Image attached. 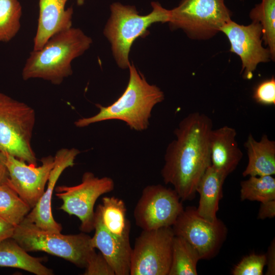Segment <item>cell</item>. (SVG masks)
Here are the masks:
<instances>
[{"label":"cell","instance_id":"1","mask_svg":"<svg viewBox=\"0 0 275 275\" xmlns=\"http://www.w3.org/2000/svg\"><path fill=\"white\" fill-rule=\"evenodd\" d=\"M212 121L194 112L185 117L174 130L176 138L168 145L161 175L171 184L182 201L193 200L198 183L211 166L209 137Z\"/></svg>","mask_w":275,"mask_h":275},{"label":"cell","instance_id":"10","mask_svg":"<svg viewBox=\"0 0 275 275\" xmlns=\"http://www.w3.org/2000/svg\"><path fill=\"white\" fill-rule=\"evenodd\" d=\"M184 208L174 189L161 184L146 186L133 210L135 224L143 230L172 227Z\"/></svg>","mask_w":275,"mask_h":275},{"label":"cell","instance_id":"9","mask_svg":"<svg viewBox=\"0 0 275 275\" xmlns=\"http://www.w3.org/2000/svg\"><path fill=\"white\" fill-rule=\"evenodd\" d=\"M174 236L172 227L142 230L132 250L130 275H168Z\"/></svg>","mask_w":275,"mask_h":275},{"label":"cell","instance_id":"31","mask_svg":"<svg viewBox=\"0 0 275 275\" xmlns=\"http://www.w3.org/2000/svg\"><path fill=\"white\" fill-rule=\"evenodd\" d=\"M266 256L267 271L265 274H275V240L273 239L268 249Z\"/></svg>","mask_w":275,"mask_h":275},{"label":"cell","instance_id":"12","mask_svg":"<svg viewBox=\"0 0 275 275\" xmlns=\"http://www.w3.org/2000/svg\"><path fill=\"white\" fill-rule=\"evenodd\" d=\"M230 43V51L238 55L241 61L243 77L251 79L258 65L271 59L268 48L262 46V29L252 21L247 25L239 24L232 19L221 29Z\"/></svg>","mask_w":275,"mask_h":275},{"label":"cell","instance_id":"5","mask_svg":"<svg viewBox=\"0 0 275 275\" xmlns=\"http://www.w3.org/2000/svg\"><path fill=\"white\" fill-rule=\"evenodd\" d=\"M27 252L42 251L86 268L96 253L91 237L84 232L64 235L42 229L25 218L14 227L11 237Z\"/></svg>","mask_w":275,"mask_h":275},{"label":"cell","instance_id":"17","mask_svg":"<svg viewBox=\"0 0 275 275\" xmlns=\"http://www.w3.org/2000/svg\"><path fill=\"white\" fill-rule=\"evenodd\" d=\"M236 135V130L227 125L212 129L210 134L211 166L226 177L236 169L243 156Z\"/></svg>","mask_w":275,"mask_h":275},{"label":"cell","instance_id":"23","mask_svg":"<svg viewBox=\"0 0 275 275\" xmlns=\"http://www.w3.org/2000/svg\"><path fill=\"white\" fill-rule=\"evenodd\" d=\"M31 209L7 182L0 184V217L15 227Z\"/></svg>","mask_w":275,"mask_h":275},{"label":"cell","instance_id":"33","mask_svg":"<svg viewBox=\"0 0 275 275\" xmlns=\"http://www.w3.org/2000/svg\"><path fill=\"white\" fill-rule=\"evenodd\" d=\"M9 174L6 165L5 154L0 151V184L7 182Z\"/></svg>","mask_w":275,"mask_h":275},{"label":"cell","instance_id":"2","mask_svg":"<svg viewBox=\"0 0 275 275\" xmlns=\"http://www.w3.org/2000/svg\"><path fill=\"white\" fill-rule=\"evenodd\" d=\"M128 69V82L120 97L107 106L96 104L99 112L78 119L74 122L76 127L82 128L95 123L118 120L132 130L142 131L148 128L152 111L156 104L163 101L164 95L158 87L150 84L134 64H130Z\"/></svg>","mask_w":275,"mask_h":275},{"label":"cell","instance_id":"19","mask_svg":"<svg viewBox=\"0 0 275 275\" xmlns=\"http://www.w3.org/2000/svg\"><path fill=\"white\" fill-rule=\"evenodd\" d=\"M226 177L211 166L206 170L197 188L200 195L198 214L204 219L213 222L223 197V186Z\"/></svg>","mask_w":275,"mask_h":275},{"label":"cell","instance_id":"29","mask_svg":"<svg viewBox=\"0 0 275 275\" xmlns=\"http://www.w3.org/2000/svg\"><path fill=\"white\" fill-rule=\"evenodd\" d=\"M85 269V275H115L113 269L100 252L94 254Z\"/></svg>","mask_w":275,"mask_h":275},{"label":"cell","instance_id":"4","mask_svg":"<svg viewBox=\"0 0 275 275\" xmlns=\"http://www.w3.org/2000/svg\"><path fill=\"white\" fill-rule=\"evenodd\" d=\"M152 10L146 15L139 14L134 6L119 2L110 6L111 15L103 30V34L109 42L114 59L121 69H127L130 64L129 55L133 43L145 35L153 24L168 22L170 10L157 2L151 3Z\"/></svg>","mask_w":275,"mask_h":275},{"label":"cell","instance_id":"22","mask_svg":"<svg viewBox=\"0 0 275 275\" xmlns=\"http://www.w3.org/2000/svg\"><path fill=\"white\" fill-rule=\"evenodd\" d=\"M200 260L199 255L193 246L184 238L175 236L168 275H197V266Z\"/></svg>","mask_w":275,"mask_h":275},{"label":"cell","instance_id":"28","mask_svg":"<svg viewBox=\"0 0 275 275\" xmlns=\"http://www.w3.org/2000/svg\"><path fill=\"white\" fill-rule=\"evenodd\" d=\"M253 99L264 105H275V78L273 76L260 82L254 89Z\"/></svg>","mask_w":275,"mask_h":275},{"label":"cell","instance_id":"34","mask_svg":"<svg viewBox=\"0 0 275 275\" xmlns=\"http://www.w3.org/2000/svg\"><path fill=\"white\" fill-rule=\"evenodd\" d=\"M75 1H76L77 4L78 6L82 5L84 4L85 1V0H75Z\"/></svg>","mask_w":275,"mask_h":275},{"label":"cell","instance_id":"32","mask_svg":"<svg viewBox=\"0 0 275 275\" xmlns=\"http://www.w3.org/2000/svg\"><path fill=\"white\" fill-rule=\"evenodd\" d=\"M14 226L0 217V243L4 240L11 238Z\"/></svg>","mask_w":275,"mask_h":275},{"label":"cell","instance_id":"8","mask_svg":"<svg viewBox=\"0 0 275 275\" xmlns=\"http://www.w3.org/2000/svg\"><path fill=\"white\" fill-rule=\"evenodd\" d=\"M115 183L108 177L99 178L91 172H85L80 184L72 186L56 187V196L63 203L60 209L70 215H75L80 221V230L90 233L94 230L95 204L101 195L114 190Z\"/></svg>","mask_w":275,"mask_h":275},{"label":"cell","instance_id":"13","mask_svg":"<svg viewBox=\"0 0 275 275\" xmlns=\"http://www.w3.org/2000/svg\"><path fill=\"white\" fill-rule=\"evenodd\" d=\"M8 172L7 183L31 208H33L45 191L54 157L48 155L41 159V165L29 164L5 153Z\"/></svg>","mask_w":275,"mask_h":275},{"label":"cell","instance_id":"26","mask_svg":"<svg viewBox=\"0 0 275 275\" xmlns=\"http://www.w3.org/2000/svg\"><path fill=\"white\" fill-rule=\"evenodd\" d=\"M21 15L18 0H0V42H9L17 35Z\"/></svg>","mask_w":275,"mask_h":275},{"label":"cell","instance_id":"11","mask_svg":"<svg viewBox=\"0 0 275 275\" xmlns=\"http://www.w3.org/2000/svg\"><path fill=\"white\" fill-rule=\"evenodd\" d=\"M175 236L188 241L198 252L201 259L210 260L216 257L228 234L226 225L217 218L207 221L197 213L196 207L184 208L172 226Z\"/></svg>","mask_w":275,"mask_h":275},{"label":"cell","instance_id":"30","mask_svg":"<svg viewBox=\"0 0 275 275\" xmlns=\"http://www.w3.org/2000/svg\"><path fill=\"white\" fill-rule=\"evenodd\" d=\"M275 216V200L261 203L257 218L264 219Z\"/></svg>","mask_w":275,"mask_h":275},{"label":"cell","instance_id":"21","mask_svg":"<svg viewBox=\"0 0 275 275\" xmlns=\"http://www.w3.org/2000/svg\"><path fill=\"white\" fill-rule=\"evenodd\" d=\"M98 205L102 223L109 232L118 237L130 235V222L126 218V207L122 199L104 197Z\"/></svg>","mask_w":275,"mask_h":275},{"label":"cell","instance_id":"24","mask_svg":"<svg viewBox=\"0 0 275 275\" xmlns=\"http://www.w3.org/2000/svg\"><path fill=\"white\" fill-rule=\"evenodd\" d=\"M252 21L262 29V41L270 51L271 60L275 58V0H261L250 12Z\"/></svg>","mask_w":275,"mask_h":275},{"label":"cell","instance_id":"3","mask_svg":"<svg viewBox=\"0 0 275 275\" xmlns=\"http://www.w3.org/2000/svg\"><path fill=\"white\" fill-rule=\"evenodd\" d=\"M92 39L71 27L51 37L39 50L30 52L22 70L27 80L41 78L59 85L73 73L71 63L91 46Z\"/></svg>","mask_w":275,"mask_h":275},{"label":"cell","instance_id":"20","mask_svg":"<svg viewBox=\"0 0 275 275\" xmlns=\"http://www.w3.org/2000/svg\"><path fill=\"white\" fill-rule=\"evenodd\" d=\"M44 258L29 255L12 238L0 243V266L17 268L36 275H52L53 270L42 264Z\"/></svg>","mask_w":275,"mask_h":275},{"label":"cell","instance_id":"6","mask_svg":"<svg viewBox=\"0 0 275 275\" xmlns=\"http://www.w3.org/2000/svg\"><path fill=\"white\" fill-rule=\"evenodd\" d=\"M35 110L24 102L0 92V151L37 166L32 147Z\"/></svg>","mask_w":275,"mask_h":275},{"label":"cell","instance_id":"27","mask_svg":"<svg viewBox=\"0 0 275 275\" xmlns=\"http://www.w3.org/2000/svg\"><path fill=\"white\" fill-rule=\"evenodd\" d=\"M266 264V254L252 253L244 257L233 268V275H262Z\"/></svg>","mask_w":275,"mask_h":275},{"label":"cell","instance_id":"16","mask_svg":"<svg viewBox=\"0 0 275 275\" xmlns=\"http://www.w3.org/2000/svg\"><path fill=\"white\" fill-rule=\"evenodd\" d=\"M68 0H39L37 29L33 50L40 49L54 35L72 27L73 8L65 9Z\"/></svg>","mask_w":275,"mask_h":275},{"label":"cell","instance_id":"14","mask_svg":"<svg viewBox=\"0 0 275 275\" xmlns=\"http://www.w3.org/2000/svg\"><path fill=\"white\" fill-rule=\"evenodd\" d=\"M80 151L72 148L59 150L54 157V164L50 171L47 181V188L24 218L37 227L45 230L61 232V225L54 219L51 210V200L56 183L64 171L74 165V160Z\"/></svg>","mask_w":275,"mask_h":275},{"label":"cell","instance_id":"15","mask_svg":"<svg viewBox=\"0 0 275 275\" xmlns=\"http://www.w3.org/2000/svg\"><path fill=\"white\" fill-rule=\"evenodd\" d=\"M95 233L91 237V244L97 249L106 260L115 275H129L132 249L130 235L118 237L109 232L104 226L99 205L95 211Z\"/></svg>","mask_w":275,"mask_h":275},{"label":"cell","instance_id":"18","mask_svg":"<svg viewBox=\"0 0 275 275\" xmlns=\"http://www.w3.org/2000/svg\"><path fill=\"white\" fill-rule=\"evenodd\" d=\"M248 162L242 173L243 177L261 176L275 174V142L263 134L256 141L249 134L244 144Z\"/></svg>","mask_w":275,"mask_h":275},{"label":"cell","instance_id":"25","mask_svg":"<svg viewBox=\"0 0 275 275\" xmlns=\"http://www.w3.org/2000/svg\"><path fill=\"white\" fill-rule=\"evenodd\" d=\"M240 182L241 201L260 203L275 200V179L272 176H249Z\"/></svg>","mask_w":275,"mask_h":275},{"label":"cell","instance_id":"7","mask_svg":"<svg viewBox=\"0 0 275 275\" xmlns=\"http://www.w3.org/2000/svg\"><path fill=\"white\" fill-rule=\"evenodd\" d=\"M171 30H182L191 39L207 40L231 19L225 0H181L170 10Z\"/></svg>","mask_w":275,"mask_h":275}]
</instances>
